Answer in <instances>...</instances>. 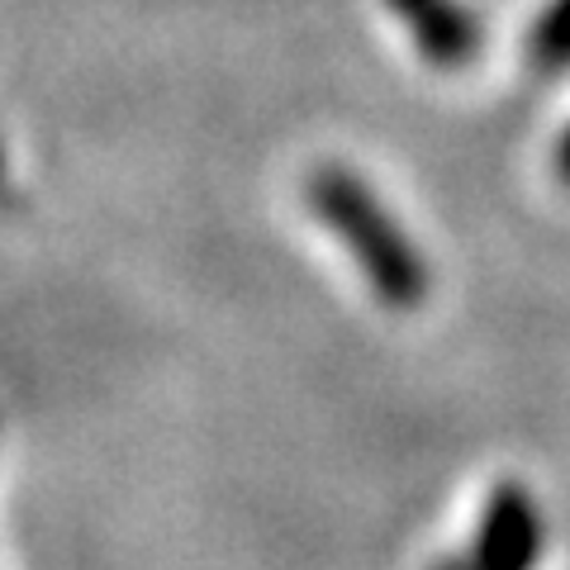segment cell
<instances>
[{
    "label": "cell",
    "instance_id": "1",
    "mask_svg": "<svg viewBox=\"0 0 570 570\" xmlns=\"http://www.w3.org/2000/svg\"><path fill=\"white\" fill-rule=\"evenodd\" d=\"M309 205L324 219V228L347 243V253L356 257V272L366 276V285L376 291V299H385L390 309H419L428 299V257L414 243L404 238L400 219L390 214L376 190H371L362 176L347 167H324L309 176Z\"/></svg>",
    "mask_w": 570,
    "mask_h": 570
},
{
    "label": "cell",
    "instance_id": "5",
    "mask_svg": "<svg viewBox=\"0 0 570 570\" xmlns=\"http://www.w3.org/2000/svg\"><path fill=\"white\" fill-rule=\"evenodd\" d=\"M557 176L570 186V124L561 129V138H557Z\"/></svg>",
    "mask_w": 570,
    "mask_h": 570
},
{
    "label": "cell",
    "instance_id": "2",
    "mask_svg": "<svg viewBox=\"0 0 570 570\" xmlns=\"http://www.w3.org/2000/svg\"><path fill=\"white\" fill-rule=\"evenodd\" d=\"M547 547L542 509L519 480H499L485 494L471 542V570H538Z\"/></svg>",
    "mask_w": 570,
    "mask_h": 570
},
{
    "label": "cell",
    "instance_id": "4",
    "mask_svg": "<svg viewBox=\"0 0 570 570\" xmlns=\"http://www.w3.org/2000/svg\"><path fill=\"white\" fill-rule=\"evenodd\" d=\"M528 62L551 77V71L570 67V0H551L538 14V24L528 33Z\"/></svg>",
    "mask_w": 570,
    "mask_h": 570
},
{
    "label": "cell",
    "instance_id": "6",
    "mask_svg": "<svg viewBox=\"0 0 570 570\" xmlns=\"http://www.w3.org/2000/svg\"><path fill=\"white\" fill-rule=\"evenodd\" d=\"M433 570H471V561H466V557H461V561H456V557H442Z\"/></svg>",
    "mask_w": 570,
    "mask_h": 570
},
{
    "label": "cell",
    "instance_id": "7",
    "mask_svg": "<svg viewBox=\"0 0 570 570\" xmlns=\"http://www.w3.org/2000/svg\"><path fill=\"white\" fill-rule=\"evenodd\" d=\"M0 171H6V157H0Z\"/></svg>",
    "mask_w": 570,
    "mask_h": 570
},
{
    "label": "cell",
    "instance_id": "3",
    "mask_svg": "<svg viewBox=\"0 0 570 570\" xmlns=\"http://www.w3.org/2000/svg\"><path fill=\"white\" fill-rule=\"evenodd\" d=\"M390 10L433 67H466L480 52V20L461 0H390Z\"/></svg>",
    "mask_w": 570,
    "mask_h": 570
}]
</instances>
